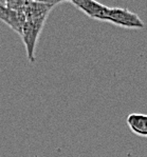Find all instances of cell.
I'll return each mask as SVG.
<instances>
[{"mask_svg": "<svg viewBox=\"0 0 147 157\" xmlns=\"http://www.w3.org/2000/svg\"><path fill=\"white\" fill-rule=\"evenodd\" d=\"M48 17H28L22 28L21 38L25 43L26 56L31 62L35 60V48Z\"/></svg>", "mask_w": 147, "mask_h": 157, "instance_id": "1", "label": "cell"}, {"mask_svg": "<svg viewBox=\"0 0 147 157\" xmlns=\"http://www.w3.org/2000/svg\"><path fill=\"white\" fill-rule=\"evenodd\" d=\"M106 22L125 29H143L144 22L138 14L124 8H109Z\"/></svg>", "mask_w": 147, "mask_h": 157, "instance_id": "2", "label": "cell"}, {"mask_svg": "<svg viewBox=\"0 0 147 157\" xmlns=\"http://www.w3.org/2000/svg\"><path fill=\"white\" fill-rule=\"evenodd\" d=\"M70 3L76 6L79 11H81L90 18L106 22L109 6H106L94 0H72Z\"/></svg>", "mask_w": 147, "mask_h": 157, "instance_id": "3", "label": "cell"}, {"mask_svg": "<svg viewBox=\"0 0 147 157\" xmlns=\"http://www.w3.org/2000/svg\"><path fill=\"white\" fill-rule=\"evenodd\" d=\"M0 20L11 26L19 35L22 33V28L26 21V16L22 12L15 11L9 8L6 1H0Z\"/></svg>", "mask_w": 147, "mask_h": 157, "instance_id": "4", "label": "cell"}, {"mask_svg": "<svg viewBox=\"0 0 147 157\" xmlns=\"http://www.w3.org/2000/svg\"><path fill=\"white\" fill-rule=\"evenodd\" d=\"M126 124L133 134L141 137H147V115L132 113L127 116Z\"/></svg>", "mask_w": 147, "mask_h": 157, "instance_id": "5", "label": "cell"}]
</instances>
